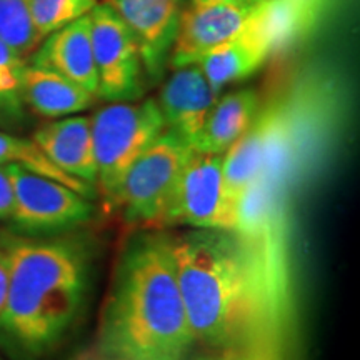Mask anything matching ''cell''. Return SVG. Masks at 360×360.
<instances>
[{"label":"cell","mask_w":360,"mask_h":360,"mask_svg":"<svg viewBox=\"0 0 360 360\" xmlns=\"http://www.w3.org/2000/svg\"><path fill=\"white\" fill-rule=\"evenodd\" d=\"M170 242L195 342L220 350L278 340L287 300L254 242L214 229Z\"/></svg>","instance_id":"cell-1"},{"label":"cell","mask_w":360,"mask_h":360,"mask_svg":"<svg viewBox=\"0 0 360 360\" xmlns=\"http://www.w3.org/2000/svg\"><path fill=\"white\" fill-rule=\"evenodd\" d=\"M340 92L322 72H300L260 101L254 122L224 154V175L238 202L247 187L285 209L300 177L334 137Z\"/></svg>","instance_id":"cell-2"},{"label":"cell","mask_w":360,"mask_h":360,"mask_svg":"<svg viewBox=\"0 0 360 360\" xmlns=\"http://www.w3.org/2000/svg\"><path fill=\"white\" fill-rule=\"evenodd\" d=\"M195 344L170 237L142 233L125 247L101 317L98 349L115 360H187Z\"/></svg>","instance_id":"cell-3"},{"label":"cell","mask_w":360,"mask_h":360,"mask_svg":"<svg viewBox=\"0 0 360 360\" xmlns=\"http://www.w3.org/2000/svg\"><path fill=\"white\" fill-rule=\"evenodd\" d=\"M11 282L0 312V350L12 360H39L60 344L82 309L87 252L75 238L0 236Z\"/></svg>","instance_id":"cell-4"},{"label":"cell","mask_w":360,"mask_h":360,"mask_svg":"<svg viewBox=\"0 0 360 360\" xmlns=\"http://www.w3.org/2000/svg\"><path fill=\"white\" fill-rule=\"evenodd\" d=\"M97 191L114 205L125 174L146 148L164 132L165 122L155 98L110 102L90 117Z\"/></svg>","instance_id":"cell-5"},{"label":"cell","mask_w":360,"mask_h":360,"mask_svg":"<svg viewBox=\"0 0 360 360\" xmlns=\"http://www.w3.org/2000/svg\"><path fill=\"white\" fill-rule=\"evenodd\" d=\"M193 152L179 134L165 129L125 174L114 207L124 210L129 222L162 227L180 174Z\"/></svg>","instance_id":"cell-6"},{"label":"cell","mask_w":360,"mask_h":360,"mask_svg":"<svg viewBox=\"0 0 360 360\" xmlns=\"http://www.w3.org/2000/svg\"><path fill=\"white\" fill-rule=\"evenodd\" d=\"M238 202L225 184L224 155L193 152L180 174L162 227L236 231Z\"/></svg>","instance_id":"cell-7"},{"label":"cell","mask_w":360,"mask_h":360,"mask_svg":"<svg viewBox=\"0 0 360 360\" xmlns=\"http://www.w3.org/2000/svg\"><path fill=\"white\" fill-rule=\"evenodd\" d=\"M13 207L11 214L15 232L29 236L70 231L87 224L94 215V205L82 193L65 184L11 165Z\"/></svg>","instance_id":"cell-8"},{"label":"cell","mask_w":360,"mask_h":360,"mask_svg":"<svg viewBox=\"0 0 360 360\" xmlns=\"http://www.w3.org/2000/svg\"><path fill=\"white\" fill-rule=\"evenodd\" d=\"M97 97L134 102L143 96V65L137 40L110 4H96L89 12Z\"/></svg>","instance_id":"cell-9"},{"label":"cell","mask_w":360,"mask_h":360,"mask_svg":"<svg viewBox=\"0 0 360 360\" xmlns=\"http://www.w3.org/2000/svg\"><path fill=\"white\" fill-rule=\"evenodd\" d=\"M265 0L215 2L184 8L170 62L174 69L197 65L207 52L242 32L254 20Z\"/></svg>","instance_id":"cell-10"},{"label":"cell","mask_w":360,"mask_h":360,"mask_svg":"<svg viewBox=\"0 0 360 360\" xmlns=\"http://www.w3.org/2000/svg\"><path fill=\"white\" fill-rule=\"evenodd\" d=\"M186 0H107L132 30L143 72L152 82L164 77Z\"/></svg>","instance_id":"cell-11"},{"label":"cell","mask_w":360,"mask_h":360,"mask_svg":"<svg viewBox=\"0 0 360 360\" xmlns=\"http://www.w3.org/2000/svg\"><path fill=\"white\" fill-rule=\"evenodd\" d=\"M217 98L219 94L210 87L200 67L186 65L175 69L162 85L157 103L165 127L179 134L193 148Z\"/></svg>","instance_id":"cell-12"},{"label":"cell","mask_w":360,"mask_h":360,"mask_svg":"<svg viewBox=\"0 0 360 360\" xmlns=\"http://www.w3.org/2000/svg\"><path fill=\"white\" fill-rule=\"evenodd\" d=\"M30 65L56 72L97 96L89 13L47 35L32 53Z\"/></svg>","instance_id":"cell-13"},{"label":"cell","mask_w":360,"mask_h":360,"mask_svg":"<svg viewBox=\"0 0 360 360\" xmlns=\"http://www.w3.org/2000/svg\"><path fill=\"white\" fill-rule=\"evenodd\" d=\"M32 141L62 172L82 180L97 191V162L90 117H62L35 130Z\"/></svg>","instance_id":"cell-14"},{"label":"cell","mask_w":360,"mask_h":360,"mask_svg":"<svg viewBox=\"0 0 360 360\" xmlns=\"http://www.w3.org/2000/svg\"><path fill=\"white\" fill-rule=\"evenodd\" d=\"M259 13L240 34L214 47L197 64L219 96L229 85L254 75L272 57V47L259 25Z\"/></svg>","instance_id":"cell-15"},{"label":"cell","mask_w":360,"mask_h":360,"mask_svg":"<svg viewBox=\"0 0 360 360\" xmlns=\"http://www.w3.org/2000/svg\"><path fill=\"white\" fill-rule=\"evenodd\" d=\"M22 98L37 115L62 119L90 109L98 97L56 72L27 64Z\"/></svg>","instance_id":"cell-16"},{"label":"cell","mask_w":360,"mask_h":360,"mask_svg":"<svg viewBox=\"0 0 360 360\" xmlns=\"http://www.w3.org/2000/svg\"><path fill=\"white\" fill-rule=\"evenodd\" d=\"M260 101L255 89L233 90L217 98L193 150L224 155L254 122Z\"/></svg>","instance_id":"cell-17"},{"label":"cell","mask_w":360,"mask_h":360,"mask_svg":"<svg viewBox=\"0 0 360 360\" xmlns=\"http://www.w3.org/2000/svg\"><path fill=\"white\" fill-rule=\"evenodd\" d=\"M0 165H19V167H24L30 172L65 184L72 191L82 193L87 199L96 197V188L90 187L82 180L62 172L44 155V152L40 150L34 141L15 137V135L2 132V130H0Z\"/></svg>","instance_id":"cell-18"},{"label":"cell","mask_w":360,"mask_h":360,"mask_svg":"<svg viewBox=\"0 0 360 360\" xmlns=\"http://www.w3.org/2000/svg\"><path fill=\"white\" fill-rule=\"evenodd\" d=\"M0 40L24 58L42 44L30 13V0H0Z\"/></svg>","instance_id":"cell-19"},{"label":"cell","mask_w":360,"mask_h":360,"mask_svg":"<svg viewBox=\"0 0 360 360\" xmlns=\"http://www.w3.org/2000/svg\"><path fill=\"white\" fill-rule=\"evenodd\" d=\"M96 0H30V13L40 39L80 19L96 7Z\"/></svg>","instance_id":"cell-20"},{"label":"cell","mask_w":360,"mask_h":360,"mask_svg":"<svg viewBox=\"0 0 360 360\" xmlns=\"http://www.w3.org/2000/svg\"><path fill=\"white\" fill-rule=\"evenodd\" d=\"M27 62L0 40V117L19 115L24 107L22 77Z\"/></svg>","instance_id":"cell-21"},{"label":"cell","mask_w":360,"mask_h":360,"mask_svg":"<svg viewBox=\"0 0 360 360\" xmlns=\"http://www.w3.org/2000/svg\"><path fill=\"white\" fill-rule=\"evenodd\" d=\"M187 360H282V352L278 340H272L244 347L212 350L210 354L197 355Z\"/></svg>","instance_id":"cell-22"},{"label":"cell","mask_w":360,"mask_h":360,"mask_svg":"<svg viewBox=\"0 0 360 360\" xmlns=\"http://www.w3.org/2000/svg\"><path fill=\"white\" fill-rule=\"evenodd\" d=\"M13 207L11 165H0V220H8Z\"/></svg>","instance_id":"cell-23"},{"label":"cell","mask_w":360,"mask_h":360,"mask_svg":"<svg viewBox=\"0 0 360 360\" xmlns=\"http://www.w3.org/2000/svg\"><path fill=\"white\" fill-rule=\"evenodd\" d=\"M8 282H11V264L6 249L0 245V312L6 305L8 294Z\"/></svg>","instance_id":"cell-24"},{"label":"cell","mask_w":360,"mask_h":360,"mask_svg":"<svg viewBox=\"0 0 360 360\" xmlns=\"http://www.w3.org/2000/svg\"><path fill=\"white\" fill-rule=\"evenodd\" d=\"M292 2L307 7L309 11H312L315 15L319 17V19H321L322 12L326 11V7H327V0H292Z\"/></svg>","instance_id":"cell-25"},{"label":"cell","mask_w":360,"mask_h":360,"mask_svg":"<svg viewBox=\"0 0 360 360\" xmlns=\"http://www.w3.org/2000/svg\"><path fill=\"white\" fill-rule=\"evenodd\" d=\"M193 6H204V4H215V2H236V0H191Z\"/></svg>","instance_id":"cell-26"},{"label":"cell","mask_w":360,"mask_h":360,"mask_svg":"<svg viewBox=\"0 0 360 360\" xmlns=\"http://www.w3.org/2000/svg\"><path fill=\"white\" fill-rule=\"evenodd\" d=\"M96 360H115V359H109V357H102V355H101V357H98V359H96Z\"/></svg>","instance_id":"cell-27"},{"label":"cell","mask_w":360,"mask_h":360,"mask_svg":"<svg viewBox=\"0 0 360 360\" xmlns=\"http://www.w3.org/2000/svg\"><path fill=\"white\" fill-rule=\"evenodd\" d=\"M0 360H4V359H2V357H0Z\"/></svg>","instance_id":"cell-28"},{"label":"cell","mask_w":360,"mask_h":360,"mask_svg":"<svg viewBox=\"0 0 360 360\" xmlns=\"http://www.w3.org/2000/svg\"><path fill=\"white\" fill-rule=\"evenodd\" d=\"M96 2H97V0H96ZM105 2H107V0H105Z\"/></svg>","instance_id":"cell-29"}]
</instances>
